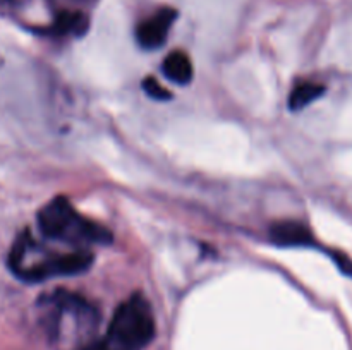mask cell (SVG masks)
<instances>
[{
	"mask_svg": "<svg viewBox=\"0 0 352 350\" xmlns=\"http://www.w3.org/2000/svg\"><path fill=\"white\" fill-rule=\"evenodd\" d=\"M177 17V12L170 7L158 10L150 19L143 21L136 30V40L146 50H157L167 40V34L170 31L172 23Z\"/></svg>",
	"mask_w": 352,
	"mask_h": 350,
	"instance_id": "277c9868",
	"label": "cell"
},
{
	"mask_svg": "<svg viewBox=\"0 0 352 350\" xmlns=\"http://www.w3.org/2000/svg\"><path fill=\"white\" fill-rule=\"evenodd\" d=\"M333 261L337 263V266L340 268V271L346 275H349V277L352 278V261L349 259L347 256H344V254H339V253H333Z\"/></svg>",
	"mask_w": 352,
	"mask_h": 350,
	"instance_id": "30bf717a",
	"label": "cell"
},
{
	"mask_svg": "<svg viewBox=\"0 0 352 350\" xmlns=\"http://www.w3.org/2000/svg\"><path fill=\"white\" fill-rule=\"evenodd\" d=\"M88 27V19L81 12H62L58 14L54 24L55 34H81Z\"/></svg>",
	"mask_w": 352,
	"mask_h": 350,
	"instance_id": "ba28073f",
	"label": "cell"
},
{
	"mask_svg": "<svg viewBox=\"0 0 352 350\" xmlns=\"http://www.w3.org/2000/svg\"><path fill=\"white\" fill-rule=\"evenodd\" d=\"M270 237L277 246L301 247L313 246L315 239L306 225L299 222H278L270 229Z\"/></svg>",
	"mask_w": 352,
	"mask_h": 350,
	"instance_id": "5b68a950",
	"label": "cell"
},
{
	"mask_svg": "<svg viewBox=\"0 0 352 350\" xmlns=\"http://www.w3.org/2000/svg\"><path fill=\"white\" fill-rule=\"evenodd\" d=\"M91 264L93 254L86 249L67 254H52L47 259H41L24 268L17 275V278L24 281H41L54 277H69V275L85 273Z\"/></svg>",
	"mask_w": 352,
	"mask_h": 350,
	"instance_id": "3957f363",
	"label": "cell"
},
{
	"mask_svg": "<svg viewBox=\"0 0 352 350\" xmlns=\"http://www.w3.org/2000/svg\"><path fill=\"white\" fill-rule=\"evenodd\" d=\"M155 318L143 295H131L113 312L107 340L119 350H141L153 340Z\"/></svg>",
	"mask_w": 352,
	"mask_h": 350,
	"instance_id": "7a4b0ae2",
	"label": "cell"
},
{
	"mask_svg": "<svg viewBox=\"0 0 352 350\" xmlns=\"http://www.w3.org/2000/svg\"><path fill=\"white\" fill-rule=\"evenodd\" d=\"M323 95H325V86L323 84H318V82H301V84H298L291 91L289 106H291V110L298 112V110L306 108L313 102L322 98Z\"/></svg>",
	"mask_w": 352,
	"mask_h": 350,
	"instance_id": "52a82bcc",
	"label": "cell"
},
{
	"mask_svg": "<svg viewBox=\"0 0 352 350\" xmlns=\"http://www.w3.org/2000/svg\"><path fill=\"white\" fill-rule=\"evenodd\" d=\"M38 226L48 239L62 240L71 246L112 242V233L100 223L79 215L65 198H55L38 213Z\"/></svg>",
	"mask_w": 352,
	"mask_h": 350,
	"instance_id": "6da1fadb",
	"label": "cell"
},
{
	"mask_svg": "<svg viewBox=\"0 0 352 350\" xmlns=\"http://www.w3.org/2000/svg\"><path fill=\"white\" fill-rule=\"evenodd\" d=\"M82 350H119L117 347H113L109 340H98V342H93L89 345H86Z\"/></svg>",
	"mask_w": 352,
	"mask_h": 350,
	"instance_id": "8fae6325",
	"label": "cell"
},
{
	"mask_svg": "<svg viewBox=\"0 0 352 350\" xmlns=\"http://www.w3.org/2000/svg\"><path fill=\"white\" fill-rule=\"evenodd\" d=\"M162 71H164L165 78L170 79V81L177 82V84H188L192 79L191 58L181 50L172 51L165 57Z\"/></svg>",
	"mask_w": 352,
	"mask_h": 350,
	"instance_id": "8992f818",
	"label": "cell"
},
{
	"mask_svg": "<svg viewBox=\"0 0 352 350\" xmlns=\"http://www.w3.org/2000/svg\"><path fill=\"white\" fill-rule=\"evenodd\" d=\"M143 89L148 96H151V98H155V100L172 98L170 91H168V89H165L164 86H162L155 78H144Z\"/></svg>",
	"mask_w": 352,
	"mask_h": 350,
	"instance_id": "9c48e42d",
	"label": "cell"
}]
</instances>
